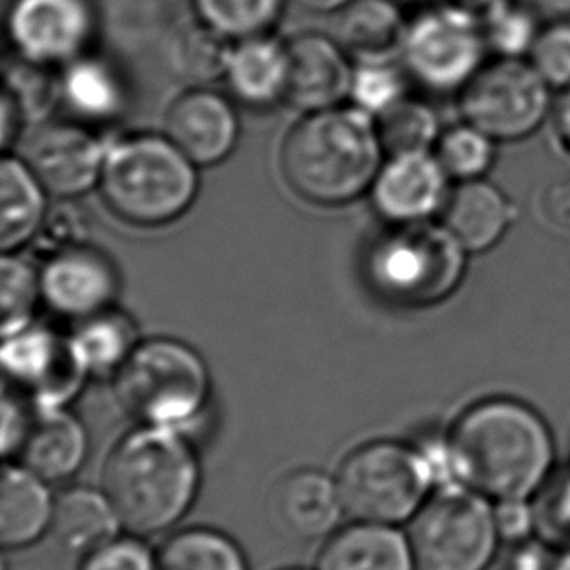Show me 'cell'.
<instances>
[{
    "label": "cell",
    "mask_w": 570,
    "mask_h": 570,
    "mask_svg": "<svg viewBox=\"0 0 570 570\" xmlns=\"http://www.w3.org/2000/svg\"><path fill=\"white\" fill-rule=\"evenodd\" d=\"M31 416L14 393L4 392L2 395V455L10 458L18 454L22 448L26 434L30 431Z\"/></svg>",
    "instance_id": "b9f144b4"
},
{
    "label": "cell",
    "mask_w": 570,
    "mask_h": 570,
    "mask_svg": "<svg viewBox=\"0 0 570 570\" xmlns=\"http://www.w3.org/2000/svg\"><path fill=\"white\" fill-rule=\"evenodd\" d=\"M199 487V455L191 442L178 429L147 424L117 442L101 475V491L124 530L139 538L178 524Z\"/></svg>",
    "instance_id": "7a4b0ae2"
},
{
    "label": "cell",
    "mask_w": 570,
    "mask_h": 570,
    "mask_svg": "<svg viewBox=\"0 0 570 570\" xmlns=\"http://www.w3.org/2000/svg\"><path fill=\"white\" fill-rule=\"evenodd\" d=\"M156 564L158 570H249L238 543L210 528L174 533L156 553Z\"/></svg>",
    "instance_id": "f1b7e54d"
},
{
    "label": "cell",
    "mask_w": 570,
    "mask_h": 570,
    "mask_svg": "<svg viewBox=\"0 0 570 570\" xmlns=\"http://www.w3.org/2000/svg\"><path fill=\"white\" fill-rule=\"evenodd\" d=\"M348 98L355 108L376 119L407 98V72L393 62H358Z\"/></svg>",
    "instance_id": "8d00e7d4"
},
{
    "label": "cell",
    "mask_w": 570,
    "mask_h": 570,
    "mask_svg": "<svg viewBox=\"0 0 570 570\" xmlns=\"http://www.w3.org/2000/svg\"><path fill=\"white\" fill-rule=\"evenodd\" d=\"M543 20L570 18V0H524Z\"/></svg>",
    "instance_id": "c3c4849f"
},
{
    "label": "cell",
    "mask_w": 570,
    "mask_h": 570,
    "mask_svg": "<svg viewBox=\"0 0 570 570\" xmlns=\"http://www.w3.org/2000/svg\"><path fill=\"white\" fill-rule=\"evenodd\" d=\"M80 570H158L156 553L139 535H127L94 549L82 559Z\"/></svg>",
    "instance_id": "ab89813d"
},
{
    "label": "cell",
    "mask_w": 570,
    "mask_h": 570,
    "mask_svg": "<svg viewBox=\"0 0 570 570\" xmlns=\"http://www.w3.org/2000/svg\"><path fill=\"white\" fill-rule=\"evenodd\" d=\"M55 499L46 479L7 463L0 479V541L4 549H23L51 530Z\"/></svg>",
    "instance_id": "7402d4cb"
},
{
    "label": "cell",
    "mask_w": 570,
    "mask_h": 570,
    "mask_svg": "<svg viewBox=\"0 0 570 570\" xmlns=\"http://www.w3.org/2000/svg\"><path fill=\"white\" fill-rule=\"evenodd\" d=\"M559 553V549L535 535L514 546L504 570H556Z\"/></svg>",
    "instance_id": "7bdbcfd3"
},
{
    "label": "cell",
    "mask_w": 570,
    "mask_h": 570,
    "mask_svg": "<svg viewBox=\"0 0 570 570\" xmlns=\"http://www.w3.org/2000/svg\"><path fill=\"white\" fill-rule=\"evenodd\" d=\"M401 57L407 77L439 96L462 92L491 59L483 26L444 2L409 20Z\"/></svg>",
    "instance_id": "30bf717a"
},
{
    "label": "cell",
    "mask_w": 570,
    "mask_h": 570,
    "mask_svg": "<svg viewBox=\"0 0 570 570\" xmlns=\"http://www.w3.org/2000/svg\"><path fill=\"white\" fill-rule=\"evenodd\" d=\"M296 2L308 10H316V12H337V10L341 12L343 8H347L355 0H296Z\"/></svg>",
    "instance_id": "681fc988"
},
{
    "label": "cell",
    "mask_w": 570,
    "mask_h": 570,
    "mask_svg": "<svg viewBox=\"0 0 570 570\" xmlns=\"http://www.w3.org/2000/svg\"><path fill=\"white\" fill-rule=\"evenodd\" d=\"M18 455L23 468L47 483L67 481L85 465L88 455L85 424L65 407L38 409Z\"/></svg>",
    "instance_id": "ffe728a7"
},
{
    "label": "cell",
    "mask_w": 570,
    "mask_h": 570,
    "mask_svg": "<svg viewBox=\"0 0 570 570\" xmlns=\"http://www.w3.org/2000/svg\"><path fill=\"white\" fill-rule=\"evenodd\" d=\"M166 135L139 132L109 142L100 191L125 223L156 228L176 223L199 195V171Z\"/></svg>",
    "instance_id": "277c9868"
},
{
    "label": "cell",
    "mask_w": 570,
    "mask_h": 570,
    "mask_svg": "<svg viewBox=\"0 0 570 570\" xmlns=\"http://www.w3.org/2000/svg\"><path fill=\"white\" fill-rule=\"evenodd\" d=\"M39 277L47 306L77 322L111 308L121 286L114 259L86 242L49 254Z\"/></svg>",
    "instance_id": "4fadbf2b"
},
{
    "label": "cell",
    "mask_w": 570,
    "mask_h": 570,
    "mask_svg": "<svg viewBox=\"0 0 570 570\" xmlns=\"http://www.w3.org/2000/svg\"><path fill=\"white\" fill-rule=\"evenodd\" d=\"M450 184L434 153L390 156L372 184V203L385 223H426L442 215Z\"/></svg>",
    "instance_id": "9a60e30c"
},
{
    "label": "cell",
    "mask_w": 570,
    "mask_h": 570,
    "mask_svg": "<svg viewBox=\"0 0 570 570\" xmlns=\"http://www.w3.org/2000/svg\"><path fill=\"white\" fill-rule=\"evenodd\" d=\"M0 358L7 379L38 409L67 407L92 376L70 335L36 324L2 337Z\"/></svg>",
    "instance_id": "8fae6325"
},
{
    "label": "cell",
    "mask_w": 570,
    "mask_h": 570,
    "mask_svg": "<svg viewBox=\"0 0 570 570\" xmlns=\"http://www.w3.org/2000/svg\"><path fill=\"white\" fill-rule=\"evenodd\" d=\"M108 145L85 125L55 124L36 135L26 163L49 195L75 199L100 186Z\"/></svg>",
    "instance_id": "5bb4252c"
},
{
    "label": "cell",
    "mask_w": 570,
    "mask_h": 570,
    "mask_svg": "<svg viewBox=\"0 0 570 570\" xmlns=\"http://www.w3.org/2000/svg\"><path fill=\"white\" fill-rule=\"evenodd\" d=\"M551 121H553V131L559 145L570 153V86L557 96Z\"/></svg>",
    "instance_id": "7dc6e473"
},
{
    "label": "cell",
    "mask_w": 570,
    "mask_h": 570,
    "mask_svg": "<svg viewBox=\"0 0 570 570\" xmlns=\"http://www.w3.org/2000/svg\"><path fill=\"white\" fill-rule=\"evenodd\" d=\"M7 26L20 59L55 69L86 55L96 12L92 0H12Z\"/></svg>",
    "instance_id": "7c38bea8"
},
{
    "label": "cell",
    "mask_w": 570,
    "mask_h": 570,
    "mask_svg": "<svg viewBox=\"0 0 570 570\" xmlns=\"http://www.w3.org/2000/svg\"><path fill=\"white\" fill-rule=\"evenodd\" d=\"M446 439L460 485L489 501H533L556 468V440L546 419L512 397L473 403Z\"/></svg>",
    "instance_id": "6da1fadb"
},
{
    "label": "cell",
    "mask_w": 570,
    "mask_h": 570,
    "mask_svg": "<svg viewBox=\"0 0 570 570\" xmlns=\"http://www.w3.org/2000/svg\"><path fill=\"white\" fill-rule=\"evenodd\" d=\"M497 140L462 121L442 131L434 147V156L444 168L448 178L458 184L485 179L497 160Z\"/></svg>",
    "instance_id": "1f68e13d"
},
{
    "label": "cell",
    "mask_w": 570,
    "mask_h": 570,
    "mask_svg": "<svg viewBox=\"0 0 570 570\" xmlns=\"http://www.w3.org/2000/svg\"><path fill=\"white\" fill-rule=\"evenodd\" d=\"M514 213V205L499 187L487 179H473L452 189L440 223L468 254H485L507 236Z\"/></svg>",
    "instance_id": "d6986e66"
},
{
    "label": "cell",
    "mask_w": 570,
    "mask_h": 570,
    "mask_svg": "<svg viewBox=\"0 0 570 570\" xmlns=\"http://www.w3.org/2000/svg\"><path fill=\"white\" fill-rule=\"evenodd\" d=\"M200 23L230 41L269 36L285 0H193Z\"/></svg>",
    "instance_id": "4dcf8cb0"
},
{
    "label": "cell",
    "mask_w": 570,
    "mask_h": 570,
    "mask_svg": "<svg viewBox=\"0 0 570 570\" xmlns=\"http://www.w3.org/2000/svg\"><path fill=\"white\" fill-rule=\"evenodd\" d=\"M556 90L530 61L489 59L458 94L460 116L497 142L532 137L551 119Z\"/></svg>",
    "instance_id": "9c48e42d"
},
{
    "label": "cell",
    "mask_w": 570,
    "mask_h": 570,
    "mask_svg": "<svg viewBox=\"0 0 570 570\" xmlns=\"http://www.w3.org/2000/svg\"><path fill=\"white\" fill-rule=\"evenodd\" d=\"M224 78L236 100L252 108H269L285 100L288 49L271 36L236 41Z\"/></svg>",
    "instance_id": "603a6c76"
},
{
    "label": "cell",
    "mask_w": 570,
    "mask_h": 570,
    "mask_svg": "<svg viewBox=\"0 0 570 570\" xmlns=\"http://www.w3.org/2000/svg\"><path fill=\"white\" fill-rule=\"evenodd\" d=\"M288 570H301V569H288Z\"/></svg>",
    "instance_id": "816d5d0a"
},
{
    "label": "cell",
    "mask_w": 570,
    "mask_h": 570,
    "mask_svg": "<svg viewBox=\"0 0 570 570\" xmlns=\"http://www.w3.org/2000/svg\"><path fill=\"white\" fill-rule=\"evenodd\" d=\"M335 479L345 514L355 522L409 524L434 493L421 448L397 440H372L355 448Z\"/></svg>",
    "instance_id": "52a82bcc"
},
{
    "label": "cell",
    "mask_w": 570,
    "mask_h": 570,
    "mask_svg": "<svg viewBox=\"0 0 570 570\" xmlns=\"http://www.w3.org/2000/svg\"><path fill=\"white\" fill-rule=\"evenodd\" d=\"M409 20L393 0H355L341 10L337 41L358 62H393L403 53Z\"/></svg>",
    "instance_id": "cb8c5ba5"
},
{
    "label": "cell",
    "mask_w": 570,
    "mask_h": 570,
    "mask_svg": "<svg viewBox=\"0 0 570 570\" xmlns=\"http://www.w3.org/2000/svg\"><path fill=\"white\" fill-rule=\"evenodd\" d=\"M374 121L382 148L390 156L432 153L442 135L431 106L413 98H403Z\"/></svg>",
    "instance_id": "f546056e"
},
{
    "label": "cell",
    "mask_w": 570,
    "mask_h": 570,
    "mask_svg": "<svg viewBox=\"0 0 570 570\" xmlns=\"http://www.w3.org/2000/svg\"><path fill=\"white\" fill-rule=\"evenodd\" d=\"M494 504V520L502 541L522 543L535 538L533 501H499Z\"/></svg>",
    "instance_id": "60d3db41"
},
{
    "label": "cell",
    "mask_w": 570,
    "mask_h": 570,
    "mask_svg": "<svg viewBox=\"0 0 570 570\" xmlns=\"http://www.w3.org/2000/svg\"><path fill=\"white\" fill-rule=\"evenodd\" d=\"M470 254L442 223L390 224L372 239L363 275L372 293L397 308H431L462 285Z\"/></svg>",
    "instance_id": "5b68a950"
},
{
    "label": "cell",
    "mask_w": 570,
    "mask_h": 570,
    "mask_svg": "<svg viewBox=\"0 0 570 570\" xmlns=\"http://www.w3.org/2000/svg\"><path fill=\"white\" fill-rule=\"evenodd\" d=\"M384 155L374 117L355 106L322 109L286 132L278 168L296 197L340 207L371 191Z\"/></svg>",
    "instance_id": "3957f363"
},
{
    "label": "cell",
    "mask_w": 570,
    "mask_h": 570,
    "mask_svg": "<svg viewBox=\"0 0 570 570\" xmlns=\"http://www.w3.org/2000/svg\"><path fill=\"white\" fill-rule=\"evenodd\" d=\"M114 390L139 424L181 431L207 409L213 382L205 358L191 345L155 337L140 341L114 374Z\"/></svg>",
    "instance_id": "8992f818"
},
{
    "label": "cell",
    "mask_w": 570,
    "mask_h": 570,
    "mask_svg": "<svg viewBox=\"0 0 570 570\" xmlns=\"http://www.w3.org/2000/svg\"><path fill=\"white\" fill-rule=\"evenodd\" d=\"M232 47L234 41L199 22V26L187 28L179 38L178 47L171 53V65L179 77L191 82H208L224 77Z\"/></svg>",
    "instance_id": "e575fe53"
},
{
    "label": "cell",
    "mask_w": 570,
    "mask_h": 570,
    "mask_svg": "<svg viewBox=\"0 0 570 570\" xmlns=\"http://www.w3.org/2000/svg\"><path fill=\"white\" fill-rule=\"evenodd\" d=\"M43 184L30 164L4 156L0 164V246L4 254H16L38 238L49 215Z\"/></svg>",
    "instance_id": "d4e9b609"
},
{
    "label": "cell",
    "mask_w": 570,
    "mask_h": 570,
    "mask_svg": "<svg viewBox=\"0 0 570 570\" xmlns=\"http://www.w3.org/2000/svg\"><path fill=\"white\" fill-rule=\"evenodd\" d=\"M535 535L563 551L570 548V468L551 473L548 483L533 497Z\"/></svg>",
    "instance_id": "74e56055"
},
{
    "label": "cell",
    "mask_w": 570,
    "mask_h": 570,
    "mask_svg": "<svg viewBox=\"0 0 570 570\" xmlns=\"http://www.w3.org/2000/svg\"><path fill=\"white\" fill-rule=\"evenodd\" d=\"M62 104L82 124H109L125 111V86L108 62L82 55L61 72Z\"/></svg>",
    "instance_id": "4316f807"
},
{
    "label": "cell",
    "mask_w": 570,
    "mask_h": 570,
    "mask_svg": "<svg viewBox=\"0 0 570 570\" xmlns=\"http://www.w3.org/2000/svg\"><path fill=\"white\" fill-rule=\"evenodd\" d=\"M556 570H570V548L563 549V551L559 553V561H557Z\"/></svg>",
    "instance_id": "f907efd6"
},
{
    "label": "cell",
    "mask_w": 570,
    "mask_h": 570,
    "mask_svg": "<svg viewBox=\"0 0 570 570\" xmlns=\"http://www.w3.org/2000/svg\"><path fill=\"white\" fill-rule=\"evenodd\" d=\"M528 61L556 92L570 86V18L546 20Z\"/></svg>",
    "instance_id": "f35d334b"
},
{
    "label": "cell",
    "mask_w": 570,
    "mask_h": 570,
    "mask_svg": "<svg viewBox=\"0 0 570 570\" xmlns=\"http://www.w3.org/2000/svg\"><path fill=\"white\" fill-rule=\"evenodd\" d=\"M4 90L14 98L26 121H41L62 104L61 75L53 67L23 59L7 69Z\"/></svg>",
    "instance_id": "d590c367"
},
{
    "label": "cell",
    "mask_w": 570,
    "mask_h": 570,
    "mask_svg": "<svg viewBox=\"0 0 570 570\" xmlns=\"http://www.w3.org/2000/svg\"><path fill=\"white\" fill-rule=\"evenodd\" d=\"M288 85L285 101L304 114L340 108L351 96L355 69L340 41L304 33L286 43Z\"/></svg>",
    "instance_id": "e0dca14e"
},
{
    "label": "cell",
    "mask_w": 570,
    "mask_h": 570,
    "mask_svg": "<svg viewBox=\"0 0 570 570\" xmlns=\"http://www.w3.org/2000/svg\"><path fill=\"white\" fill-rule=\"evenodd\" d=\"M0 111H2V132H0V140H2L4 150H8L10 145H12V140L18 137L20 127H22L26 119H23L20 108L16 106L14 98H12L7 90L2 92V106H0Z\"/></svg>",
    "instance_id": "bcb514c9"
},
{
    "label": "cell",
    "mask_w": 570,
    "mask_h": 570,
    "mask_svg": "<svg viewBox=\"0 0 570 570\" xmlns=\"http://www.w3.org/2000/svg\"><path fill=\"white\" fill-rule=\"evenodd\" d=\"M124 525L108 494L90 487H75L55 499L49 533L65 551L88 556L116 540Z\"/></svg>",
    "instance_id": "484cf974"
},
{
    "label": "cell",
    "mask_w": 570,
    "mask_h": 570,
    "mask_svg": "<svg viewBox=\"0 0 570 570\" xmlns=\"http://www.w3.org/2000/svg\"><path fill=\"white\" fill-rule=\"evenodd\" d=\"M70 337L96 376H114L140 343L135 320L116 306L77 322Z\"/></svg>",
    "instance_id": "83f0119b"
},
{
    "label": "cell",
    "mask_w": 570,
    "mask_h": 570,
    "mask_svg": "<svg viewBox=\"0 0 570 570\" xmlns=\"http://www.w3.org/2000/svg\"><path fill=\"white\" fill-rule=\"evenodd\" d=\"M440 2L460 10L463 14L470 16L471 20L483 26L487 20H491L494 14H499L510 4H514L517 0H440Z\"/></svg>",
    "instance_id": "f6af8a7d"
},
{
    "label": "cell",
    "mask_w": 570,
    "mask_h": 570,
    "mask_svg": "<svg viewBox=\"0 0 570 570\" xmlns=\"http://www.w3.org/2000/svg\"><path fill=\"white\" fill-rule=\"evenodd\" d=\"M269 510L278 530L298 541L330 538L345 514L337 479L314 468L278 479L271 491Z\"/></svg>",
    "instance_id": "ac0fdd59"
},
{
    "label": "cell",
    "mask_w": 570,
    "mask_h": 570,
    "mask_svg": "<svg viewBox=\"0 0 570 570\" xmlns=\"http://www.w3.org/2000/svg\"><path fill=\"white\" fill-rule=\"evenodd\" d=\"M546 20L524 0L494 14L483 23V38L491 59L528 61Z\"/></svg>",
    "instance_id": "836d02e7"
},
{
    "label": "cell",
    "mask_w": 570,
    "mask_h": 570,
    "mask_svg": "<svg viewBox=\"0 0 570 570\" xmlns=\"http://www.w3.org/2000/svg\"><path fill=\"white\" fill-rule=\"evenodd\" d=\"M316 570H416L407 532L397 525L355 522L330 535Z\"/></svg>",
    "instance_id": "44dd1931"
},
{
    "label": "cell",
    "mask_w": 570,
    "mask_h": 570,
    "mask_svg": "<svg viewBox=\"0 0 570 570\" xmlns=\"http://www.w3.org/2000/svg\"><path fill=\"white\" fill-rule=\"evenodd\" d=\"M164 135L197 166L226 160L238 145L239 119L230 101L205 88L181 94L166 114Z\"/></svg>",
    "instance_id": "2e32d148"
},
{
    "label": "cell",
    "mask_w": 570,
    "mask_h": 570,
    "mask_svg": "<svg viewBox=\"0 0 570 570\" xmlns=\"http://www.w3.org/2000/svg\"><path fill=\"white\" fill-rule=\"evenodd\" d=\"M541 213L551 226L570 232V176L559 178L543 193Z\"/></svg>",
    "instance_id": "ee69618b"
},
{
    "label": "cell",
    "mask_w": 570,
    "mask_h": 570,
    "mask_svg": "<svg viewBox=\"0 0 570 570\" xmlns=\"http://www.w3.org/2000/svg\"><path fill=\"white\" fill-rule=\"evenodd\" d=\"M407 538L416 570H489L502 541L493 501L468 487L434 491Z\"/></svg>",
    "instance_id": "ba28073f"
},
{
    "label": "cell",
    "mask_w": 570,
    "mask_h": 570,
    "mask_svg": "<svg viewBox=\"0 0 570 570\" xmlns=\"http://www.w3.org/2000/svg\"><path fill=\"white\" fill-rule=\"evenodd\" d=\"M0 298H2V337L22 332L33 324L41 296L39 271L16 254L2 255L0 262Z\"/></svg>",
    "instance_id": "d6a6232c"
}]
</instances>
